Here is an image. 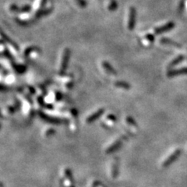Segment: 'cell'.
I'll return each instance as SVG.
<instances>
[{
    "label": "cell",
    "mask_w": 187,
    "mask_h": 187,
    "mask_svg": "<svg viewBox=\"0 0 187 187\" xmlns=\"http://www.w3.org/2000/svg\"><path fill=\"white\" fill-rule=\"evenodd\" d=\"M70 50L69 48H66L64 50V52L62 54V62L60 65V74L62 75L65 73L66 70L67 69V66H68L69 60H70Z\"/></svg>",
    "instance_id": "obj_1"
},
{
    "label": "cell",
    "mask_w": 187,
    "mask_h": 187,
    "mask_svg": "<svg viewBox=\"0 0 187 187\" xmlns=\"http://www.w3.org/2000/svg\"><path fill=\"white\" fill-rule=\"evenodd\" d=\"M40 55V49L35 46L29 47L24 52V56L26 58L30 59H36Z\"/></svg>",
    "instance_id": "obj_2"
},
{
    "label": "cell",
    "mask_w": 187,
    "mask_h": 187,
    "mask_svg": "<svg viewBox=\"0 0 187 187\" xmlns=\"http://www.w3.org/2000/svg\"><path fill=\"white\" fill-rule=\"evenodd\" d=\"M62 182L65 187H73V177L70 169L66 168L63 171Z\"/></svg>",
    "instance_id": "obj_3"
},
{
    "label": "cell",
    "mask_w": 187,
    "mask_h": 187,
    "mask_svg": "<svg viewBox=\"0 0 187 187\" xmlns=\"http://www.w3.org/2000/svg\"><path fill=\"white\" fill-rule=\"evenodd\" d=\"M39 116H40V117L43 119V120L45 121V122H49V123H52V124H59V123H62V122H63V120L61 119H59V118L48 116V115L45 114V113H44V112H39Z\"/></svg>",
    "instance_id": "obj_4"
},
{
    "label": "cell",
    "mask_w": 187,
    "mask_h": 187,
    "mask_svg": "<svg viewBox=\"0 0 187 187\" xmlns=\"http://www.w3.org/2000/svg\"><path fill=\"white\" fill-rule=\"evenodd\" d=\"M125 123H126L127 130H129V132H130L131 134H134L136 132V130H138L137 124L135 122L134 119L132 117L128 116V117L125 118Z\"/></svg>",
    "instance_id": "obj_5"
},
{
    "label": "cell",
    "mask_w": 187,
    "mask_h": 187,
    "mask_svg": "<svg viewBox=\"0 0 187 187\" xmlns=\"http://www.w3.org/2000/svg\"><path fill=\"white\" fill-rule=\"evenodd\" d=\"M22 108L24 113L26 115H29L31 112L32 105L30 102V98L28 96H24L22 98Z\"/></svg>",
    "instance_id": "obj_6"
},
{
    "label": "cell",
    "mask_w": 187,
    "mask_h": 187,
    "mask_svg": "<svg viewBox=\"0 0 187 187\" xmlns=\"http://www.w3.org/2000/svg\"><path fill=\"white\" fill-rule=\"evenodd\" d=\"M136 11L134 7H130V15H129L128 21V28L129 30H133L135 27L136 24Z\"/></svg>",
    "instance_id": "obj_7"
},
{
    "label": "cell",
    "mask_w": 187,
    "mask_h": 187,
    "mask_svg": "<svg viewBox=\"0 0 187 187\" xmlns=\"http://www.w3.org/2000/svg\"><path fill=\"white\" fill-rule=\"evenodd\" d=\"M154 41V35L151 34H148L145 36H144L143 38L140 39L139 42L141 44L142 46H144V48H149L150 46L153 44Z\"/></svg>",
    "instance_id": "obj_8"
},
{
    "label": "cell",
    "mask_w": 187,
    "mask_h": 187,
    "mask_svg": "<svg viewBox=\"0 0 187 187\" xmlns=\"http://www.w3.org/2000/svg\"><path fill=\"white\" fill-rule=\"evenodd\" d=\"M180 154H181V151L179 149H177L176 151H175L172 154H170V156L168 157V158H166L165 161H164L163 164H162V166L167 167L169 165H171L175 160H176V159L178 158V157L180 155Z\"/></svg>",
    "instance_id": "obj_9"
},
{
    "label": "cell",
    "mask_w": 187,
    "mask_h": 187,
    "mask_svg": "<svg viewBox=\"0 0 187 187\" xmlns=\"http://www.w3.org/2000/svg\"><path fill=\"white\" fill-rule=\"evenodd\" d=\"M175 27V23L173 22H168L165 25L162 26V27H157V28L154 30V34H161L162 33H165V32L168 31V30H171L173 27Z\"/></svg>",
    "instance_id": "obj_10"
},
{
    "label": "cell",
    "mask_w": 187,
    "mask_h": 187,
    "mask_svg": "<svg viewBox=\"0 0 187 187\" xmlns=\"http://www.w3.org/2000/svg\"><path fill=\"white\" fill-rule=\"evenodd\" d=\"M116 122V117L113 115H108L105 119V121L102 122V125L107 129L112 128Z\"/></svg>",
    "instance_id": "obj_11"
},
{
    "label": "cell",
    "mask_w": 187,
    "mask_h": 187,
    "mask_svg": "<svg viewBox=\"0 0 187 187\" xmlns=\"http://www.w3.org/2000/svg\"><path fill=\"white\" fill-rule=\"evenodd\" d=\"M104 112H105V109L104 108H101V109L98 110L97 112H94L93 114L88 116L87 118V119H86V122H87V123H92V122H95L96 120H98L103 115Z\"/></svg>",
    "instance_id": "obj_12"
},
{
    "label": "cell",
    "mask_w": 187,
    "mask_h": 187,
    "mask_svg": "<svg viewBox=\"0 0 187 187\" xmlns=\"http://www.w3.org/2000/svg\"><path fill=\"white\" fill-rule=\"evenodd\" d=\"M122 146V140L121 139H117L112 145H110L106 150L107 154H112V153L115 152L117 150H119L120 148V147Z\"/></svg>",
    "instance_id": "obj_13"
},
{
    "label": "cell",
    "mask_w": 187,
    "mask_h": 187,
    "mask_svg": "<svg viewBox=\"0 0 187 187\" xmlns=\"http://www.w3.org/2000/svg\"><path fill=\"white\" fill-rule=\"evenodd\" d=\"M118 171H119V161H118L117 158H115L114 161L112 162V163L111 172H110L111 177L115 179V178L117 176Z\"/></svg>",
    "instance_id": "obj_14"
},
{
    "label": "cell",
    "mask_w": 187,
    "mask_h": 187,
    "mask_svg": "<svg viewBox=\"0 0 187 187\" xmlns=\"http://www.w3.org/2000/svg\"><path fill=\"white\" fill-rule=\"evenodd\" d=\"M102 67H103L104 70H105L108 74L112 75V76H116V74H117V73H116V70H114V68H113V67L110 65V63H108V62L104 61V62H102Z\"/></svg>",
    "instance_id": "obj_15"
},
{
    "label": "cell",
    "mask_w": 187,
    "mask_h": 187,
    "mask_svg": "<svg viewBox=\"0 0 187 187\" xmlns=\"http://www.w3.org/2000/svg\"><path fill=\"white\" fill-rule=\"evenodd\" d=\"M185 73H187V68H182L179 69V70H170L168 73V77H172V76H179V75L185 74Z\"/></svg>",
    "instance_id": "obj_16"
},
{
    "label": "cell",
    "mask_w": 187,
    "mask_h": 187,
    "mask_svg": "<svg viewBox=\"0 0 187 187\" xmlns=\"http://www.w3.org/2000/svg\"><path fill=\"white\" fill-rule=\"evenodd\" d=\"M160 42L162 43V44H165V45H169V46H172V47H175V48H180L181 45L179 44H178V43L175 42V41H173L172 40H170L168 39V38H162V39L160 40Z\"/></svg>",
    "instance_id": "obj_17"
},
{
    "label": "cell",
    "mask_w": 187,
    "mask_h": 187,
    "mask_svg": "<svg viewBox=\"0 0 187 187\" xmlns=\"http://www.w3.org/2000/svg\"><path fill=\"white\" fill-rule=\"evenodd\" d=\"M56 99H57V94H55L52 92V93L48 94L45 96V98H44V101L45 103L49 104L50 105V103H52Z\"/></svg>",
    "instance_id": "obj_18"
},
{
    "label": "cell",
    "mask_w": 187,
    "mask_h": 187,
    "mask_svg": "<svg viewBox=\"0 0 187 187\" xmlns=\"http://www.w3.org/2000/svg\"><path fill=\"white\" fill-rule=\"evenodd\" d=\"M115 86L117 88L122 89V90H130V84L126 82H124V81H116L115 83Z\"/></svg>",
    "instance_id": "obj_19"
},
{
    "label": "cell",
    "mask_w": 187,
    "mask_h": 187,
    "mask_svg": "<svg viewBox=\"0 0 187 187\" xmlns=\"http://www.w3.org/2000/svg\"><path fill=\"white\" fill-rule=\"evenodd\" d=\"M183 59H184V56H179V57H177L176 59H175L174 60L171 61V63H170L169 66H168V67H169V68H172V67H174L175 66H176L177 64H179V62H182Z\"/></svg>",
    "instance_id": "obj_20"
},
{
    "label": "cell",
    "mask_w": 187,
    "mask_h": 187,
    "mask_svg": "<svg viewBox=\"0 0 187 187\" xmlns=\"http://www.w3.org/2000/svg\"><path fill=\"white\" fill-rule=\"evenodd\" d=\"M5 80L7 84H12L14 81V76L12 74H6Z\"/></svg>",
    "instance_id": "obj_21"
},
{
    "label": "cell",
    "mask_w": 187,
    "mask_h": 187,
    "mask_svg": "<svg viewBox=\"0 0 187 187\" xmlns=\"http://www.w3.org/2000/svg\"><path fill=\"white\" fill-rule=\"evenodd\" d=\"M108 9H109V10H111V11H113V10H115L117 9V3H116V1H114V0H112L111 2H110V4H109V6H108Z\"/></svg>",
    "instance_id": "obj_22"
},
{
    "label": "cell",
    "mask_w": 187,
    "mask_h": 187,
    "mask_svg": "<svg viewBox=\"0 0 187 187\" xmlns=\"http://www.w3.org/2000/svg\"><path fill=\"white\" fill-rule=\"evenodd\" d=\"M76 1L78 3V5H79L80 7H83V8L85 7L86 5H87V3H86V2L84 1V0H76Z\"/></svg>",
    "instance_id": "obj_23"
},
{
    "label": "cell",
    "mask_w": 187,
    "mask_h": 187,
    "mask_svg": "<svg viewBox=\"0 0 187 187\" xmlns=\"http://www.w3.org/2000/svg\"><path fill=\"white\" fill-rule=\"evenodd\" d=\"M54 133H55V130H53V129H49V130H48L47 131H46L45 136H51L52 134H54Z\"/></svg>",
    "instance_id": "obj_24"
},
{
    "label": "cell",
    "mask_w": 187,
    "mask_h": 187,
    "mask_svg": "<svg viewBox=\"0 0 187 187\" xmlns=\"http://www.w3.org/2000/svg\"><path fill=\"white\" fill-rule=\"evenodd\" d=\"M184 5H185V0H182L180 2V5H179V12H182V10H183Z\"/></svg>",
    "instance_id": "obj_25"
},
{
    "label": "cell",
    "mask_w": 187,
    "mask_h": 187,
    "mask_svg": "<svg viewBox=\"0 0 187 187\" xmlns=\"http://www.w3.org/2000/svg\"><path fill=\"white\" fill-rule=\"evenodd\" d=\"M95 187H105V186L104 185H102V184L98 183V182H95Z\"/></svg>",
    "instance_id": "obj_26"
}]
</instances>
